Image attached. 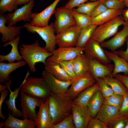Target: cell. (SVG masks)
<instances>
[{
  "label": "cell",
  "mask_w": 128,
  "mask_h": 128,
  "mask_svg": "<svg viewBox=\"0 0 128 128\" xmlns=\"http://www.w3.org/2000/svg\"><path fill=\"white\" fill-rule=\"evenodd\" d=\"M0 93L1 95L0 100V117L2 119L4 120L5 118V117L2 113V107L5 99L8 95V92L7 89H6L2 91Z\"/></svg>",
  "instance_id": "cell-46"
},
{
  "label": "cell",
  "mask_w": 128,
  "mask_h": 128,
  "mask_svg": "<svg viewBox=\"0 0 128 128\" xmlns=\"http://www.w3.org/2000/svg\"><path fill=\"white\" fill-rule=\"evenodd\" d=\"M108 57L114 63V70L111 77H113L115 75L121 73L128 74V62L120 57L115 51H110L104 50Z\"/></svg>",
  "instance_id": "cell-21"
},
{
  "label": "cell",
  "mask_w": 128,
  "mask_h": 128,
  "mask_svg": "<svg viewBox=\"0 0 128 128\" xmlns=\"http://www.w3.org/2000/svg\"><path fill=\"white\" fill-rule=\"evenodd\" d=\"M20 39V37L19 36L1 46L5 47L8 45H10L12 46V49L9 54L5 55H0V62L7 61L9 63H13L16 60L18 61L23 60L18 49V46Z\"/></svg>",
  "instance_id": "cell-23"
},
{
  "label": "cell",
  "mask_w": 128,
  "mask_h": 128,
  "mask_svg": "<svg viewBox=\"0 0 128 128\" xmlns=\"http://www.w3.org/2000/svg\"><path fill=\"white\" fill-rule=\"evenodd\" d=\"M30 74L28 71L20 90L28 95L46 100L52 92L50 88L42 77L28 76Z\"/></svg>",
  "instance_id": "cell-3"
},
{
  "label": "cell",
  "mask_w": 128,
  "mask_h": 128,
  "mask_svg": "<svg viewBox=\"0 0 128 128\" xmlns=\"http://www.w3.org/2000/svg\"><path fill=\"white\" fill-rule=\"evenodd\" d=\"M34 0H32L21 7L17 8L13 12L5 15L8 22V26H13L22 21L30 22L33 13L32 10L34 5Z\"/></svg>",
  "instance_id": "cell-10"
},
{
  "label": "cell",
  "mask_w": 128,
  "mask_h": 128,
  "mask_svg": "<svg viewBox=\"0 0 128 128\" xmlns=\"http://www.w3.org/2000/svg\"><path fill=\"white\" fill-rule=\"evenodd\" d=\"M126 41L127 47L126 50H122L117 51H115L120 57L128 62V37L126 39Z\"/></svg>",
  "instance_id": "cell-48"
},
{
  "label": "cell",
  "mask_w": 128,
  "mask_h": 128,
  "mask_svg": "<svg viewBox=\"0 0 128 128\" xmlns=\"http://www.w3.org/2000/svg\"><path fill=\"white\" fill-rule=\"evenodd\" d=\"M41 75L51 92L55 94L66 93L73 79L67 81L60 80L45 70L42 72Z\"/></svg>",
  "instance_id": "cell-13"
},
{
  "label": "cell",
  "mask_w": 128,
  "mask_h": 128,
  "mask_svg": "<svg viewBox=\"0 0 128 128\" xmlns=\"http://www.w3.org/2000/svg\"><path fill=\"white\" fill-rule=\"evenodd\" d=\"M71 12L76 25L81 29L92 24V18L90 16L77 12L73 9Z\"/></svg>",
  "instance_id": "cell-33"
},
{
  "label": "cell",
  "mask_w": 128,
  "mask_h": 128,
  "mask_svg": "<svg viewBox=\"0 0 128 128\" xmlns=\"http://www.w3.org/2000/svg\"><path fill=\"white\" fill-rule=\"evenodd\" d=\"M125 118L120 117L107 124V128H124L125 125Z\"/></svg>",
  "instance_id": "cell-44"
},
{
  "label": "cell",
  "mask_w": 128,
  "mask_h": 128,
  "mask_svg": "<svg viewBox=\"0 0 128 128\" xmlns=\"http://www.w3.org/2000/svg\"><path fill=\"white\" fill-rule=\"evenodd\" d=\"M113 77L120 81L128 90V75L118 73L115 75Z\"/></svg>",
  "instance_id": "cell-47"
},
{
  "label": "cell",
  "mask_w": 128,
  "mask_h": 128,
  "mask_svg": "<svg viewBox=\"0 0 128 128\" xmlns=\"http://www.w3.org/2000/svg\"><path fill=\"white\" fill-rule=\"evenodd\" d=\"M125 125L124 128H128V116L125 117Z\"/></svg>",
  "instance_id": "cell-52"
},
{
  "label": "cell",
  "mask_w": 128,
  "mask_h": 128,
  "mask_svg": "<svg viewBox=\"0 0 128 128\" xmlns=\"http://www.w3.org/2000/svg\"><path fill=\"white\" fill-rule=\"evenodd\" d=\"M61 0H55L50 5L39 13H32L30 23L32 26L39 27L48 25L51 16L55 14V8Z\"/></svg>",
  "instance_id": "cell-14"
},
{
  "label": "cell",
  "mask_w": 128,
  "mask_h": 128,
  "mask_svg": "<svg viewBox=\"0 0 128 128\" xmlns=\"http://www.w3.org/2000/svg\"><path fill=\"white\" fill-rule=\"evenodd\" d=\"M123 1L125 6L128 8V0H124Z\"/></svg>",
  "instance_id": "cell-53"
},
{
  "label": "cell",
  "mask_w": 128,
  "mask_h": 128,
  "mask_svg": "<svg viewBox=\"0 0 128 128\" xmlns=\"http://www.w3.org/2000/svg\"><path fill=\"white\" fill-rule=\"evenodd\" d=\"M4 122L3 121H1L0 123V128L3 127Z\"/></svg>",
  "instance_id": "cell-54"
},
{
  "label": "cell",
  "mask_w": 128,
  "mask_h": 128,
  "mask_svg": "<svg viewBox=\"0 0 128 128\" xmlns=\"http://www.w3.org/2000/svg\"><path fill=\"white\" fill-rule=\"evenodd\" d=\"M23 27L30 32L38 34L45 42V47L50 52L52 53L55 49L56 35L53 23L45 27H39L32 26L30 23H27L23 25Z\"/></svg>",
  "instance_id": "cell-5"
},
{
  "label": "cell",
  "mask_w": 128,
  "mask_h": 128,
  "mask_svg": "<svg viewBox=\"0 0 128 128\" xmlns=\"http://www.w3.org/2000/svg\"><path fill=\"white\" fill-rule=\"evenodd\" d=\"M55 14V19L53 24L55 32L57 34L76 25L71 10L62 7L57 8Z\"/></svg>",
  "instance_id": "cell-9"
},
{
  "label": "cell",
  "mask_w": 128,
  "mask_h": 128,
  "mask_svg": "<svg viewBox=\"0 0 128 128\" xmlns=\"http://www.w3.org/2000/svg\"><path fill=\"white\" fill-rule=\"evenodd\" d=\"M48 98L53 125L72 114L73 100L67 93L55 94L51 92Z\"/></svg>",
  "instance_id": "cell-1"
},
{
  "label": "cell",
  "mask_w": 128,
  "mask_h": 128,
  "mask_svg": "<svg viewBox=\"0 0 128 128\" xmlns=\"http://www.w3.org/2000/svg\"><path fill=\"white\" fill-rule=\"evenodd\" d=\"M119 0L123 1L124 0Z\"/></svg>",
  "instance_id": "cell-56"
},
{
  "label": "cell",
  "mask_w": 128,
  "mask_h": 128,
  "mask_svg": "<svg viewBox=\"0 0 128 128\" xmlns=\"http://www.w3.org/2000/svg\"><path fill=\"white\" fill-rule=\"evenodd\" d=\"M44 64L45 70L58 79L65 81L73 79L65 72L59 63L46 61Z\"/></svg>",
  "instance_id": "cell-25"
},
{
  "label": "cell",
  "mask_w": 128,
  "mask_h": 128,
  "mask_svg": "<svg viewBox=\"0 0 128 128\" xmlns=\"http://www.w3.org/2000/svg\"><path fill=\"white\" fill-rule=\"evenodd\" d=\"M125 21L121 15L103 24L98 26L91 38L99 43L117 33L119 27L123 25Z\"/></svg>",
  "instance_id": "cell-4"
},
{
  "label": "cell",
  "mask_w": 128,
  "mask_h": 128,
  "mask_svg": "<svg viewBox=\"0 0 128 128\" xmlns=\"http://www.w3.org/2000/svg\"><path fill=\"white\" fill-rule=\"evenodd\" d=\"M104 99L99 90L96 92L91 99L87 106L90 111L91 117H96L103 104Z\"/></svg>",
  "instance_id": "cell-30"
},
{
  "label": "cell",
  "mask_w": 128,
  "mask_h": 128,
  "mask_svg": "<svg viewBox=\"0 0 128 128\" xmlns=\"http://www.w3.org/2000/svg\"><path fill=\"white\" fill-rule=\"evenodd\" d=\"M53 128H75L72 114L66 117L59 123L54 125Z\"/></svg>",
  "instance_id": "cell-39"
},
{
  "label": "cell",
  "mask_w": 128,
  "mask_h": 128,
  "mask_svg": "<svg viewBox=\"0 0 128 128\" xmlns=\"http://www.w3.org/2000/svg\"><path fill=\"white\" fill-rule=\"evenodd\" d=\"M88 63L89 72L95 79L102 78L105 76L111 77L114 65L104 64L85 54Z\"/></svg>",
  "instance_id": "cell-12"
},
{
  "label": "cell",
  "mask_w": 128,
  "mask_h": 128,
  "mask_svg": "<svg viewBox=\"0 0 128 128\" xmlns=\"http://www.w3.org/2000/svg\"><path fill=\"white\" fill-rule=\"evenodd\" d=\"M27 63L24 60L13 63L0 62V83H7L11 80L9 75L18 68L25 66Z\"/></svg>",
  "instance_id": "cell-22"
},
{
  "label": "cell",
  "mask_w": 128,
  "mask_h": 128,
  "mask_svg": "<svg viewBox=\"0 0 128 128\" xmlns=\"http://www.w3.org/2000/svg\"><path fill=\"white\" fill-rule=\"evenodd\" d=\"M98 83L100 91L104 98H106L114 94L110 87L102 78L96 79Z\"/></svg>",
  "instance_id": "cell-36"
},
{
  "label": "cell",
  "mask_w": 128,
  "mask_h": 128,
  "mask_svg": "<svg viewBox=\"0 0 128 128\" xmlns=\"http://www.w3.org/2000/svg\"><path fill=\"white\" fill-rule=\"evenodd\" d=\"M64 6H63L67 9L72 10L74 7H77L82 4L85 3L89 0H69Z\"/></svg>",
  "instance_id": "cell-45"
},
{
  "label": "cell",
  "mask_w": 128,
  "mask_h": 128,
  "mask_svg": "<svg viewBox=\"0 0 128 128\" xmlns=\"http://www.w3.org/2000/svg\"><path fill=\"white\" fill-rule=\"evenodd\" d=\"M99 90V87L96 82L80 93L73 100V103L83 106H87L89 101L95 93Z\"/></svg>",
  "instance_id": "cell-27"
},
{
  "label": "cell",
  "mask_w": 128,
  "mask_h": 128,
  "mask_svg": "<svg viewBox=\"0 0 128 128\" xmlns=\"http://www.w3.org/2000/svg\"><path fill=\"white\" fill-rule=\"evenodd\" d=\"M75 128H87L91 117L87 106L73 104L72 113Z\"/></svg>",
  "instance_id": "cell-17"
},
{
  "label": "cell",
  "mask_w": 128,
  "mask_h": 128,
  "mask_svg": "<svg viewBox=\"0 0 128 128\" xmlns=\"http://www.w3.org/2000/svg\"><path fill=\"white\" fill-rule=\"evenodd\" d=\"M8 23L5 14H0V33L2 35L1 41L4 43L11 41L19 36L22 27V26H6L5 24Z\"/></svg>",
  "instance_id": "cell-19"
},
{
  "label": "cell",
  "mask_w": 128,
  "mask_h": 128,
  "mask_svg": "<svg viewBox=\"0 0 128 128\" xmlns=\"http://www.w3.org/2000/svg\"><path fill=\"white\" fill-rule=\"evenodd\" d=\"M81 28L75 25L71 26L56 35V44L59 47L75 46Z\"/></svg>",
  "instance_id": "cell-8"
},
{
  "label": "cell",
  "mask_w": 128,
  "mask_h": 128,
  "mask_svg": "<svg viewBox=\"0 0 128 128\" xmlns=\"http://www.w3.org/2000/svg\"><path fill=\"white\" fill-rule=\"evenodd\" d=\"M120 117L119 108L103 104L96 116V118L107 124Z\"/></svg>",
  "instance_id": "cell-20"
},
{
  "label": "cell",
  "mask_w": 128,
  "mask_h": 128,
  "mask_svg": "<svg viewBox=\"0 0 128 128\" xmlns=\"http://www.w3.org/2000/svg\"><path fill=\"white\" fill-rule=\"evenodd\" d=\"M111 87L114 93L124 95L128 92V90L120 81L109 76L102 78Z\"/></svg>",
  "instance_id": "cell-32"
},
{
  "label": "cell",
  "mask_w": 128,
  "mask_h": 128,
  "mask_svg": "<svg viewBox=\"0 0 128 128\" xmlns=\"http://www.w3.org/2000/svg\"><path fill=\"white\" fill-rule=\"evenodd\" d=\"M104 1L97 5L92 11L90 15L92 18L99 16L108 9L104 4Z\"/></svg>",
  "instance_id": "cell-43"
},
{
  "label": "cell",
  "mask_w": 128,
  "mask_h": 128,
  "mask_svg": "<svg viewBox=\"0 0 128 128\" xmlns=\"http://www.w3.org/2000/svg\"><path fill=\"white\" fill-rule=\"evenodd\" d=\"M3 127L5 128H34L36 126L34 120L29 119H19L9 112L7 119L4 122Z\"/></svg>",
  "instance_id": "cell-24"
},
{
  "label": "cell",
  "mask_w": 128,
  "mask_h": 128,
  "mask_svg": "<svg viewBox=\"0 0 128 128\" xmlns=\"http://www.w3.org/2000/svg\"><path fill=\"white\" fill-rule=\"evenodd\" d=\"M17 0H0V13L4 14L6 12H12L17 8Z\"/></svg>",
  "instance_id": "cell-37"
},
{
  "label": "cell",
  "mask_w": 128,
  "mask_h": 128,
  "mask_svg": "<svg viewBox=\"0 0 128 128\" xmlns=\"http://www.w3.org/2000/svg\"><path fill=\"white\" fill-rule=\"evenodd\" d=\"M32 0H17L16 5L17 6L19 5H25Z\"/></svg>",
  "instance_id": "cell-50"
},
{
  "label": "cell",
  "mask_w": 128,
  "mask_h": 128,
  "mask_svg": "<svg viewBox=\"0 0 128 128\" xmlns=\"http://www.w3.org/2000/svg\"><path fill=\"white\" fill-rule=\"evenodd\" d=\"M96 79L89 71L72 80L71 84L66 93L73 100L82 91L94 85Z\"/></svg>",
  "instance_id": "cell-7"
},
{
  "label": "cell",
  "mask_w": 128,
  "mask_h": 128,
  "mask_svg": "<svg viewBox=\"0 0 128 128\" xmlns=\"http://www.w3.org/2000/svg\"><path fill=\"white\" fill-rule=\"evenodd\" d=\"M73 66L77 77L81 76L89 71L88 63L85 54H81L73 59Z\"/></svg>",
  "instance_id": "cell-29"
},
{
  "label": "cell",
  "mask_w": 128,
  "mask_h": 128,
  "mask_svg": "<svg viewBox=\"0 0 128 128\" xmlns=\"http://www.w3.org/2000/svg\"><path fill=\"white\" fill-rule=\"evenodd\" d=\"M123 10L108 9L99 16L92 18V24L98 26L121 15Z\"/></svg>",
  "instance_id": "cell-28"
},
{
  "label": "cell",
  "mask_w": 128,
  "mask_h": 128,
  "mask_svg": "<svg viewBox=\"0 0 128 128\" xmlns=\"http://www.w3.org/2000/svg\"></svg>",
  "instance_id": "cell-57"
},
{
  "label": "cell",
  "mask_w": 128,
  "mask_h": 128,
  "mask_svg": "<svg viewBox=\"0 0 128 128\" xmlns=\"http://www.w3.org/2000/svg\"><path fill=\"white\" fill-rule=\"evenodd\" d=\"M105 0H90V1H105Z\"/></svg>",
  "instance_id": "cell-55"
},
{
  "label": "cell",
  "mask_w": 128,
  "mask_h": 128,
  "mask_svg": "<svg viewBox=\"0 0 128 128\" xmlns=\"http://www.w3.org/2000/svg\"><path fill=\"white\" fill-rule=\"evenodd\" d=\"M97 26L96 25L91 24L81 28L78 42L75 46L84 48L87 42L91 38Z\"/></svg>",
  "instance_id": "cell-31"
},
{
  "label": "cell",
  "mask_w": 128,
  "mask_h": 128,
  "mask_svg": "<svg viewBox=\"0 0 128 128\" xmlns=\"http://www.w3.org/2000/svg\"><path fill=\"white\" fill-rule=\"evenodd\" d=\"M87 128H108L107 124L96 118L91 117Z\"/></svg>",
  "instance_id": "cell-41"
},
{
  "label": "cell",
  "mask_w": 128,
  "mask_h": 128,
  "mask_svg": "<svg viewBox=\"0 0 128 128\" xmlns=\"http://www.w3.org/2000/svg\"><path fill=\"white\" fill-rule=\"evenodd\" d=\"M39 107L34 120L37 128H53L52 119L49 109L48 98L43 101Z\"/></svg>",
  "instance_id": "cell-16"
},
{
  "label": "cell",
  "mask_w": 128,
  "mask_h": 128,
  "mask_svg": "<svg viewBox=\"0 0 128 128\" xmlns=\"http://www.w3.org/2000/svg\"><path fill=\"white\" fill-rule=\"evenodd\" d=\"M103 3L108 9L123 10L125 7L123 1L119 0H105Z\"/></svg>",
  "instance_id": "cell-40"
},
{
  "label": "cell",
  "mask_w": 128,
  "mask_h": 128,
  "mask_svg": "<svg viewBox=\"0 0 128 128\" xmlns=\"http://www.w3.org/2000/svg\"><path fill=\"white\" fill-rule=\"evenodd\" d=\"M73 60L62 61L59 63L65 72L73 79H74L77 77L74 71Z\"/></svg>",
  "instance_id": "cell-38"
},
{
  "label": "cell",
  "mask_w": 128,
  "mask_h": 128,
  "mask_svg": "<svg viewBox=\"0 0 128 128\" xmlns=\"http://www.w3.org/2000/svg\"><path fill=\"white\" fill-rule=\"evenodd\" d=\"M12 80L7 83H5L7 86V88L10 92L9 99L4 101L7 106V109L9 110V112L12 111L11 114L14 117L17 118L22 117L21 111L18 109L15 105V100L20 89L21 85L18 88L12 91L10 88V84Z\"/></svg>",
  "instance_id": "cell-26"
},
{
  "label": "cell",
  "mask_w": 128,
  "mask_h": 128,
  "mask_svg": "<svg viewBox=\"0 0 128 128\" xmlns=\"http://www.w3.org/2000/svg\"><path fill=\"white\" fill-rule=\"evenodd\" d=\"M122 14L125 21H128V8L126 9L123 10Z\"/></svg>",
  "instance_id": "cell-49"
},
{
  "label": "cell",
  "mask_w": 128,
  "mask_h": 128,
  "mask_svg": "<svg viewBox=\"0 0 128 128\" xmlns=\"http://www.w3.org/2000/svg\"><path fill=\"white\" fill-rule=\"evenodd\" d=\"M123 96V100L119 109L120 116L122 117L128 116V92Z\"/></svg>",
  "instance_id": "cell-42"
},
{
  "label": "cell",
  "mask_w": 128,
  "mask_h": 128,
  "mask_svg": "<svg viewBox=\"0 0 128 128\" xmlns=\"http://www.w3.org/2000/svg\"><path fill=\"white\" fill-rule=\"evenodd\" d=\"M84 52V48L76 46L59 47L53 51L52 55L47 59L46 61L59 63L62 61L73 59Z\"/></svg>",
  "instance_id": "cell-11"
},
{
  "label": "cell",
  "mask_w": 128,
  "mask_h": 128,
  "mask_svg": "<svg viewBox=\"0 0 128 128\" xmlns=\"http://www.w3.org/2000/svg\"><path fill=\"white\" fill-rule=\"evenodd\" d=\"M100 44L90 38L85 45V54L104 64H110L111 61L106 55Z\"/></svg>",
  "instance_id": "cell-15"
},
{
  "label": "cell",
  "mask_w": 128,
  "mask_h": 128,
  "mask_svg": "<svg viewBox=\"0 0 128 128\" xmlns=\"http://www.w3.org/2000/svg\"><path fill=\"white\" fill-rule=\"evenodd\" d=\"M123 25L122 29L116 33L112 38L100 43L102 48L114 51L123 45L128 37V23L125 21Z\"/></svg>",
  "instance_id": "cell-18"
},
{
  "label": "cell",
  "mask_w": 128,
  "mask_h": 128,
  "mask_svg": "<svg viewBox=\"0 0 128 128\" xmlns=\"http://www.w3.org/2000/svg\"><path fill=\"white\" fill-rule=\"evenodd\" d=\"M7 88V86L6 84L2 85V84H0V92Z\"/></svg>",
  "instance_id": "cell-51"
},
{
  "label": "cell",
  "mask_w": 128,
  "mask_h": 128,
  "mask_svg": "<svg viewBox=\"0 0 128 128\" xmlns=\"http://www.w3.org/2000/svg\"><path fill=\"white\" fill-rule=\"evenodd\" d=\"M123 98V95L114 93L111 96L104 98L103 104L114 106L119 109Z\"/></svg>",
  "instance_id": "cell-35"
},
{
  "label": "cell",
  "mask_w": 128,
  "mask_h": 128,
  "mask_svg": "<svg viewBox=\"0 0 128 128\" xmlns=\"http://www.w3.org/2000/svg\"><path fill=\"white\" fill-rule=\"evenodd\" d=\"M103 1H90L85 3L74 9L77 12L90 16L91 13L94 9Z\"/></svg>",
  "instance_id": "cell-34"
},
{
  "label": "cell",
  "mask_w": 128,
  "mask_h": 128,
  "mask_svg": "<svg viewBox=\"0 0 128 128\" xmlns=\"http://www.w3.org/2000/svg\"><path fill=\"white\" fill-rule=\"evenodd\" d=\"M20 104L23 119L34 120L36 115V109L39 107L44 100L38 97L28 95L20 90Z\"/></svg>",
  "instance_id": "cell-6"
},
{
  "label": "cell",
  "mask_w": 128,
  "mask_h": 128,
  "mask_svg": "<svg viewBox=\"0 0 128 128\" xmlns=\"http://www.w3.org/2000/svg\"><path fill=\"white\" fill-rule=\"evenodd\" d=\"M19 49L22 58L26 62L30 72L32 73L36 71V63L41 62L44 64L47 59L52 55L45 47L41 46L37 40L32 44H23Z\"/></svg>",
  "instance_id": "cell-2"
}]
</instances>
